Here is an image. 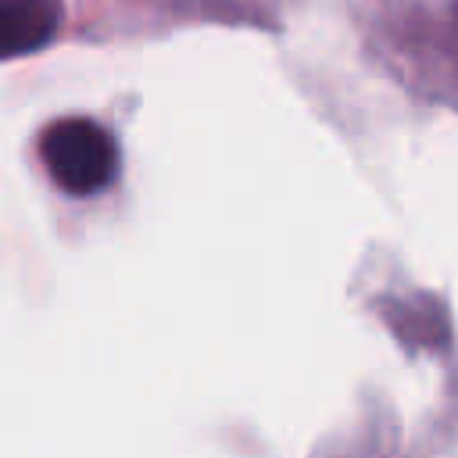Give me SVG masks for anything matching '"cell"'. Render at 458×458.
<instances>
[{
	"label": "cell",
	"mask_w": 458,
	"mask_h": 458,
	"mask_svg": "<svg viewBox=\"0 0 458 458\" xmlns=\"http://www.w3.org/2000/svg\"><path fill=\"white\" fill-rule=\"evenodd\" d=\"M39 157L54 186L72 197H89L107 190L118 179V143L114 136L82 114L57 118L39 132Z\"/></svg>",
	"instance_id": "6da1fadb"
},
{
	"label": "cell",
	"mask_w": 458,
	"mask_h": 458,
	"mask_svg": "<svg viewBox=\"0 0 458 458\" xmlns=\"http://www.w3.org/2000/svg\"><path fill=\"white\" fill-rule=\"evenodd\" d=\"M61 29V0H0V61L47 47Z\"/></svg>",
	"instance_id": "7a4b0ae2"
}]
</instances>
